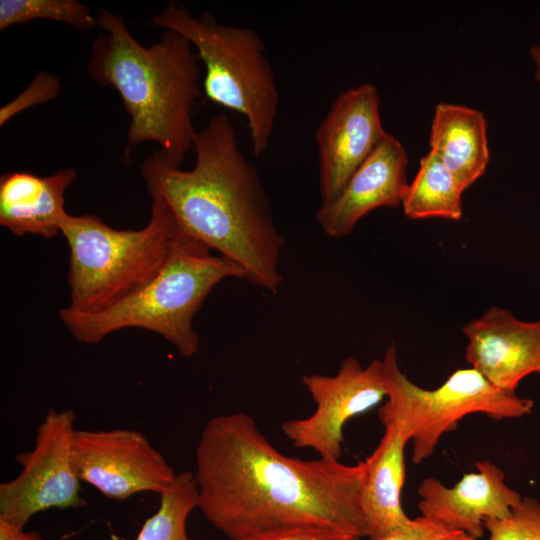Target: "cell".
<instances>
[{
  "mask_svg": "<svg viewBox=\"0 0 540 540\" xmlns=\"http://www.w3.org/2000/svg\"><path fill=\"white\" fill-rule=\"evenodd\" d=\"M484 528L485 540H540V503L523 497L507 517L487 520Z\"/></svg>",
  "mask_w": 540,
  "mask_h": 540,
  "instance_id": "obj_21",
  "label": "cell"
},
{
  "mask_svg": "<svg viewBox=\"0 0 540 540\" xmlns=\"http://www.w3.org/2000/svg\"><path fill=\"white\" fill-rule=\"evenodd\" d=\"M60 90L61 83L56 75L38 71L26 89L0 108V126L26 109L54 100Z\"/></svg>",
  "mask_w": 540,
  "mask_h": 540,
  "instance_id": "obj_22",
  "label": "cell"
},
{
  "mask_svg": "<svg viewBox=\"0 0 540 540\" xmlns=\"http://www.w3.org/2000/svg\"><path fill=\"white\" fill-rule=\"evenodd\" d=\"M530 56L534 64V78L540 87V45L531 47Z\"/></svg>",
  "mask_w": 540,
  "mask_h": 540,
  "instance_id": "obj_26",
  "label": "cell"
},
{
  "mask_svg": "<svg viewBox=\"0 0 540 540\" xmlns=\"http://www.w3.org/2000/svg\"><path fill=\"white\" fill-rule=\"evenodd\" d=\"M385 133L373 84L362 83L336 97L315 132L321 205L338 197Z\"/></svg>",
  "mask_w": 540,
  "mask_h": 540,
  "instance_id": "obj_11",
  "label": "cell"
},
{
  "mask_svg": "<svg viewBox=\"0 0 540 540\" xmlns=\"http://www.w3.org/2000/svg\"><path fill=\"white\" fill-rule=\"evenodd\" d=\"M407 165L404 146L386 132L338 197L318 208L316 221L322 231L331 238H342L373 210L401 205L409 185Z\"/></svg>",
  "mask_w": 540,
  "mask_h": 540,
  "instance_id": "obj_14",
  "label": "cell"
},
{
  "mask_svg": "<svg viewBox=\"0 0 540 540\" xmlns=\"http://www.w3.org/2000/svg\"><path fill=\"white\" fill-rule=\"evenodd\" d=\"M73 168L40 177L27 171H10L0 177V224L11 234L53 238L69 213L65 192L76 180Z\"/></svg>",
  "mask_w": 540,
  "mask_h": 540,
  "instance_id": "obj_15",
  "label": "cell"
},
{
  "mask_svg": "<svg viewBox=\"0 0 540 540\" xmlns=\"http://www.w3.org/2000/svg\"><path fill=\"white\" fill-rule=\"evenodd\" d=\"M430 151L455 175L466 190L485 172L490 152L484 114L463 105L435 107L429 137Z\"/></svg>",
  "mask_w": 540,
  "mask_h": 540,
  "instance_id": "obj_17",
  "label": "cell"
},
{
  "mask_svg": "<svg viewBox=\"0 0 540 540\" xmlns=\"http://www.w3.org/2000/svg\"><path fill=\"white\" fill-rule=\"evenodd\" d=\"M160 499L156 513L146 519L136 540H189L186 523L198 508V488L194 473L176 474L172 485Z\"/></svg>",
  "mask_w": 540,
  "mask_h": 540,
  "instance_id": "obj_19",
  "label": "cell"
},
{
  "mask_svg": "<svg viewBox=\"0 0 540 540\" xmlns=\"http://www.w3.org/2000/svg\"><path fill=\"white\" fill-rule=\"evenodd\" d=\"M0 540H44L34 531H24L16 525L0 518Z\"/></svg>",
  "mask_w": 540,
  "mask_h": 540,
  "instance_id": "obj_25",
  "label": "cell"
},
{
  "mask_svg": "<svg viewBox=\"0 0 540 540\" xmlns=\"http://www.w3.org/2000/svg\"><path fill=\"white\" fill-rule=\"evenodd\" d=\"M179 232L157 198L141 229H117L94 214H69L60 230L69 247L67 308L99 312L136 292L162 268Z\"/></svg>",
  "mask_w": 540,
  "mask_h": 540,
  "instance_id": "obj_5",
  "label": "cell"
},
{
  "mask_svg": "<svg viewBox=\"0 0 540 540\" xmlns=\"http://www.w3.org/2000/svg\"><path fill=\"white\" fill-rule=\"evenodd\" d=\"M382 424L385 430L378 446L363 461L362 504L370 540L409 519L401 504L405 480L404 450L409 439L395 423Z\"/></svg>",
  "mask_w": 540,
  "mask_h": 540,
  "instance_id": "obj_16",
  "label": "cell"
},
{
  "mask_svg": "<svg viewBox=\"0 0 540 540\" xmlns=\"http://www.w3.org/2000/svg\"><path fill=\"white\" fill-rule=\"evenodd\" d=\"M465 189L455 175L431 151L420 159L419 170L402 201L404 215L412 220L442 218L459 220Z\"/></svg>",
  "mask_w": 540,
  "mask_h": 540,
  "instance_id": "obj_18",
  "label": "cell"
},
{
  "mask_svg": "<svg viewBox=\"0 0 540 540\" xmlns=\"http://www.w3.org/2000/svg\"><path fill=\"white\" fill-rule=\"evenodd\" d=\"M386 399L378 410L381 423L398 425L412 442V460L430 457L441 437L457 428L467 415L482 413L501 420L532 412L533 401L507 393L473 368L454 371L439 387L425 389L412 382L389 346L382 358Z\"/></svg>",
  "mask_w": 540,
  "mask_h": 540,
  "instance_id": "obj_7",
  "label": "cell"
},
{
  "mask_svg": "<svg viewBox=\"0 0 540 540\" xmlns=\"http://www.w3.org/2000/svg\"><path fill=\"white\" fill-rule=\"evenodd\" d=\"M72 459L80 481L118 501L139 492L161 495L176 476L150 441L131 429L76 430Z\"/></svg>",
  "mask_w": 540,
  "mask_h": 540,
  "instance_id": "obj_10",
  "label": "cell"
},
{
  "mask_svg": "<svg viewBox=\"0 0 540 540\" xmlns=\"http://www.w3.org/2000/svg\"><path fill=\"white\" fill-rule=\"evenodd\" d=\"M373 540H474L465 532L455 530L425 517L409 518L388 533Z\"/></svg>",
  "mask_w": 540,
  "mask_h": 540,
  "instance_id": "obj_23",
  "label": "cell"
},
{
  "mask_svg": "<svg viewBox=\"0 0 540 540\" xmlns=\"http://www.w3.org/2000/svg\"><path fill=\"white\" fill-rule=\"evenodd\" d=\"M191 236L179 232L159 272L136 292L94 313L59 310V318L75 339L98 344L127 328L159 334L185 357L198 352L193 319L212 289L227 278L245 279L237 263Z\"/></svg>",
  "mask_w": 540,
  "mask_h": 540,
  "instance_id": "obj_4",
  "label": "cell"
},
{
  "mask_svg": "<svg viewBox=\"0 0 540 540\" xmlns=\"http://www.w3.org/2000/svg\"><path fill=\"white\" fill-rule=\"evenodd\" d=\"M362 537L323 528H302L282 531L244 540H361Z\"/></svg>",
  "mask_w": 540,
  "mask_h": 540,
  "instance_id": "obj_24",
  "label": "cell"
},
{
  "mask_svg": "<svg viewBox=\"0 0 540 540\" xmlns=\"http://www.w3.org/2000/svg\"><path fill=\"white\" fill-rule=\"evenodd\" d=\"M76 415L70 409H49L37 428L32 450L15 455L22 470L0 485V518L20 528L50 508H77L80 479L72 459Z\"/></svg>",
  "mask_w": 540,
  "mask_h": 540,
  "instance_id": "obj_8",
  "label": "cell"
},
{
  "mask_svg": "<svg viewBox=\"0 0 540 540\" xmlns=\"http://www.w3.org/2000/svg\"><path fill=\"white\" fill-rule=\"evenodd\" d=\"M193 151L195 163L188 170L159 150L144 160L140 171L151 198L167 206L180 231L241 266L245 280L277 290L285 241L228 116L211 117L197 131Z\"/></svg>",
  "mask_w": 540,
  "mask_h": 540,
  "instance_id": "obj_2",
  "label": "cell"
},
{
  "mask_svg": "<svg viewBox=\"0 0 540 540\" xmlns=\"http://www.w3.org/2000/svg\"><path fill=\"white\" fill-rule=\"evenodd\" d=\"M48 19L67 24L79 31L99 26L98 17L77 0H1L0 30L16 24Z\"/></svg>",
  "mask_w": 540,
  "mask_h": 540,
  "instance_id": "obj_20",
  "label": "cell"
},
{
  "mask_svg": "<svg viewBox=\"0 0 540 540\" xmlns=\"http://www.w3.org/2000/svg\"><path fill=\"white\" fill-rule=\"evenodd\" d=\"M301 383L315 410L306 418L283 422L281 430L296 448H309L319 458L339 461L345 423L386 399L382 359L363 367L356 358L347 357L335 375L306 374Z\"/></svg>",
  "mask_w": 540,
  "mask_h": 540,
  "instance_id": "obj_9",
  "label": "cell"
},
{
  "mask_svg": "<svg viewBox=\"0 0 540 540\" xmlns=\"http://www.w3.org/2000/svg\"><path fill=\"white\" fill-rule=\"evenodd\" d=\"M151 23L191 42L204 66L203 93L246 118L252 150L262 155L272 138L280 97L260 35L249 27L219 23L210 13L196 17L175 3Z\"/></svg>",
  "mask_w": 540,
  "mask_h": 540,
  "instance_id": "obj_6",
  "label": "cell"
},
{
  "mask_svg": "<svg viewBox=\"0 0 540 540\" xmlns=\"http://www.w3.org/2000/svg\"><path fill=\"white\" fill-rule=\"evenodd\" d=\"M195 461L198 508L229 540L302 528L367 537L363 461L287 456L246 413L211 418Z\"/></svg>",
  "mask_w": 540,
  "mask_h": 540,
  "instance_id": "obj_1",
  "label": "cell"
},
{
  "mask_svg": "<svg viewBox=\"0 0 540 540\" xmlns=\"http://www.w3.org/2000/svg\"><path fill=\"white\" fill-rule=\"evenodd\" d=\"M475 466L476 472L464 474L451 487L433 477L424 479L418 488V509L422 516L479 540L485 521L507 517L523 497L506 484L496 464L483 460Z\"/></svg>",
  "mask_w": 540,
  "mask_h": 540,
  "instance_id": "obj_13",
  "label": "cell"
},
{
  "mask_svg": "<svg viewBox=\"0 0 540 540\" xmlns=\"http://www.w3.org/2000/svg\"><path fill=\"white\" fill-rule=\"evenodd\" d=\"M465 359L497 388L511 394L532 374L540 375V318L518 319L492 306L462 327Z\"/></svg>",
  "mask_w": 540,
  "mask_h": 540,
  "instance_id": "obj_12",
  "label": "cell"
},
{
  "mask_svg": "<svg viewBox=\"0 0 540 540\" xmlns=\"http://www.w3.org/2000/svg\"><path fill=\"white\" fill-rule=\"evenodd\" d=\"M102 34L93 42L90 77L119 94L129 115L127 142L156 143L159 151L181 165L193 150L197 131L192 113L203 91L200 60L183 35L165 30L150 46L141 44L124 19L102 9Z\"/></svg>",
  "mask_w": 540,
  "mask_h": 540,
  "instance_id": "obj_3",
  "label": "cell"
}]
</instances>
